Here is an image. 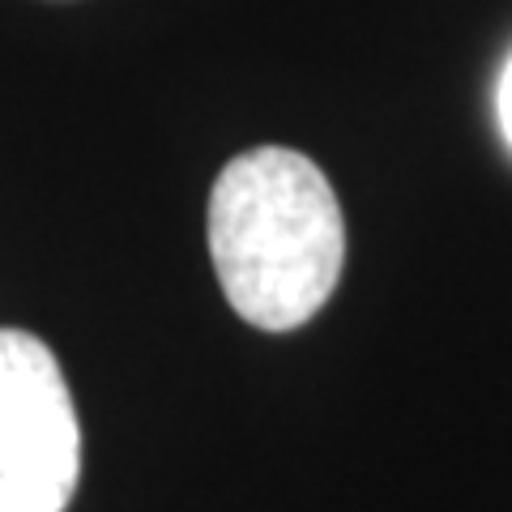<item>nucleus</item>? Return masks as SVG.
Segmentation results:
<instances>
[{
	"label": "nucleus",
	"instance_id": "2",
	"mask_svg": "<svg viewBox=\"0 0 512 512\" xmlns=\"http://www.w3.org/2000/svg\"><path fill=\"white\" fill-rule=\"evenodd\" d=\"M82 474V427L56 355L0 329V512H64Z\"/></svg>",
	"mask_w": 512,
	"mask_h": 512
},
{
	"label": "nucleus",
	"instance_id": "3",
	"mask_svg": "<svg viewBox=\"0 0 512 512\" xmlns=\"http://www.w3.org/2000/svg\"><path fill=\"white\" fill-rule=\"evenodd\" d=\"M495 116H500V133H504V141L512 146V56H508L504 73H500V86H495Z\"/></svg>",
	"mask_w": 512,
	"mask_h": 512
},
{
	"label": "nucleus",
	"instance_id": "1",
	"mask_svg": "<svg viewBox=\"0 0 512 512\" xmlns=\"http://www.w3.org/2000/svg\"><path fill=\"white\" fill-rule=\"evenodd\" d=\"M210 256L248 325L286 333L312 320L346 261L342 205L325 171L286 146L231 158L210 192Z\"/></svg>",
	"mask_w": 512,
	"mask_h": 512
}]
</instances>
